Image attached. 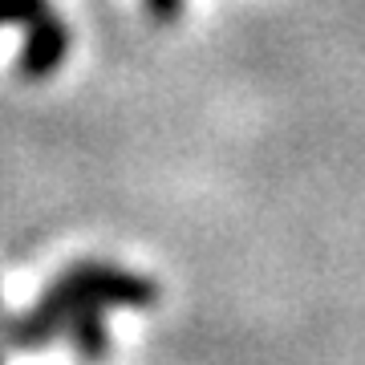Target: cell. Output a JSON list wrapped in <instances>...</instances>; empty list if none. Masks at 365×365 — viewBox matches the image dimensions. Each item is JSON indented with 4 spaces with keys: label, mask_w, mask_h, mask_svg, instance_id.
<instances>
[{
    "label": "cell",
    "mask_w": 365,
    "mask_h": 365,
    "mask_svg": "<svg viewBox=\"0 0 365 365\" xmlns=\"http://www.w3.org/2000/svg\"><path fill=\"white\" fill-rule=\"evenodd\" d=\"M86 304H98V309H155L158 284L106 260L69 264L66 272L41 292V300L25 317L4 325V341L13 349H41V345L61 337L66 317L86 309Z\"/></svg>",
    "instance_id": "1"
},
{
    "label": "cell",
    "mask_w": 365,
    "mask_h": 365,
    "mask_svg": "<svg viewBox=\"0 0 365 365\" xmlns=\"http://www.w3.org/2000/svg\"><path fill=\"white\" fill-rule=\"evenodd\" d=\"M25 45H21V53H16V78L21 81H45L49 73H57L61 69V61L69 57V25L61 21V16L45 13L37 16L33 25H25Z\"/></svg>",
    "instance_id": "2"
},
{
    "label": "cell",
    "mask_w": 365,
    "mask_h": 365,
    "mask_svg": "<svg viewBox=\"0 0 365 365\" xmlns=\"http://www.w3.org/2000/svg\"><path fill=\"white\" fill-rule=\"evenodd\" d=\"M61 337L78 349L81 361H102L106 353H110V333H106V321H102V309L98 304H86L78 313L66 317V325H61Z\"/></svg>",
    "instance_id": "3"
},
{
    "label": "cell",
    "mask_w": 365,
    "mask_h": 365,
    "mask_svg": "<svg viewBox=\"0 0 365 365\" xmlns=\"http://www.w3.org/2000/svg\"><path fill=\"white\" fill-rule=\"evenodd\" d=\"M49 13V0H0V25H33Z\"/></svg>",
    "instance_id": "4"
},
{
    "label": "cell",
    "mask_w": 365,
    "mask_h": 365,
    "mask_svg": "<svg viewBox=\"0 0 365 365\" xmlns=\"http://www.w3.org/2000/svg\"><path fill=\"white\" fill-rule=\"evenodd\" d=\"M143 9L155 25H175L182 16V9H187V0H143Z\"/></svg>",
    "instance_id": "5"
},
{
    "label": "cell",
    "mask_w": 365,
    "mask_h": 365,
    "mask_svg": "<svg viewBox=\"0 0 365 365\" xmlns=\"http://www.w3.org/2000/svg\"><path fill=\"white\" fill-rule=\"evenodd\" d=\"M0 365H4V357H0Z\"/></svg>",
    "instance_id": "6"
}]
</instances>
